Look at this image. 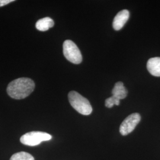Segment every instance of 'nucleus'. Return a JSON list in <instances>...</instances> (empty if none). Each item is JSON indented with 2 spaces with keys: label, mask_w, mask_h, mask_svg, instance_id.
Here are the masks:
<instances>
[{
  "label": "nucleus",
  "mask_w": 160,
  "mask_h": 160,
  "mask_svg": "<svg viewBox=\"0 0 160 160\" xmlns=\"http://www.w3.org/2000/svg\"><path fill=\"white\" fill-rule=\"evenodd\" d=\"M128 90L123 86L122 82H118L114 85V88L112 90V95L119 100L124 99L128 95Z\"/></svg>",
  "instance_id": "6e6552de"
},
{
  "label": "nucleus",
  "mask_w": 160,
  "mask_h": 160,
  "mask_svg": "<svg viewBox=\"0 0 160 160\" xmlns=\"http://www.w3.org/2000/svg\"><path fill=\"white\" fill-rule=\"evenodd\" d=\"M10 160H34V157L26 152H19L12 155Z\"/></svg>",
  "instance_id": "9d476101"
},
{
  "label": "nucleus",
  "mask_w": 160,
  "mask_h": 160,
  "mask_svg": "<svg viewBox=\"0 0 160 160\" xmlns=\"http://www.w3.org/2000/svg\"><path fill=\"white\" fill-rule=\"evenodd\" d=\"M68 99L72 107L80 114L87 116L92 113V109L89 101L78 92L74 91L69 92Z\"/></svg>",
  "instance_id": "f03ea898"
},
{
  "label": "nucleus",
  "mask_w": 160,
  "mask_h": 160,
  "mask_svg": "<svg viewBox=\"0 0 160 160\" xmlns=\"http://www.w3.org/2000/svg\"><path fill=\"white\" fill-rule=\"evenodd\" d=\"M13 1H14V0H0V7L6 6Z\"/></svg>",
  "instance_id": "f8f14e48"
},
{
  "label": "nucleus",
  "mask_w": 160,
  "mask_h": 160,
  "mask_svg": "<svg viewBox=\"0 0 160 160\" xmlns=\"http://www.w3.org/2000/svg\"><path fill=\"white\" fill-rule=\"evenodd\" d=\"M34 81L29 78H19L13 80L8 85L7 92L9 96L14 99H23L34 90Z\"/></svg>",
  "instance_id": "f257e3e1"
},
{
  "label": "nucleus",
  "mask_w": 160,
  "mask_h": 160,
  "mask_svg": "<svg viewBox=\"0 0 160 160\" xmlns=\"http://www.w3.org/2000/svg\"><path fill=\"white\" fill-rule=\"evenodd\" d=\"M52 136L46 132L33 131L28 132L20 138V142L25 145L34 147L44 141H48L52 139Z\"/></svg>",
  "instance_id": "7ed1b4c3"
},
{
  "label": "nucleus",
  "mask_w": 160,
  "mask_h": 160,
  "mask_svg": "<svg viewBox=\"0 0 160 160\" xmlns=\"http://www.w3.org/2000/svg\"><path fill=\"white\" fill-rule=\"evenodd\" d=\"M63 53L65 58L72 63L79 64L82 61L79 48L72 40H66L63 42Z\"/></svg>",
  "instance_id": "20e7f679"
},
{
  "label": "nucleus",
  "mask_w": 160,
  "mask_h": 160,
  "mask_svg": "<svg viewBox=\"0 0 160 160\" xmlns=\"http://www.w3.org/2000/svg\"><path fill=\"white\" fill-rule=\"evenodd\" d=\"M120 104V100L114 96L109 97L105 101V106L108 108H112L114 105L118 106Z\"/></svg>",
  "instance_id": "9b49d317"
},
{
  "label": "nucleus",
  "mask_w": 160,
  "mask_h": 160,
  "mask_svg": "<svg viewBox=\"0 0 160 160\" xmlns=\"http://www.w3.org/2000/svg\"><path fill=\"white\" fill-rule=\"evenodd\" d=\"M54 26V22L50 17H46L39 20L36 23V28L39 31L45 32Z\"/></svg>",
  "instance_id": "1a4fd4ad"
},
{
  "label": "nucleus",
  "mask_w": 160,
  "mask_h": 160,
  "mask_svg": "<svg viewBox=\"0 0 160 160\" xmlns=\"http://www.w3.org/2000/svg\"><path fill=\"white\" fill-rule=\"evenodd\" d=\"M147 67L151 74L160 77V58H150L147 62Z\"/></svg>",
  "instance_id": "0eeeda50"
},
{
  "label": "nucleus",
  "mask_w": 160,
  "mask_h": 160,
  "mask_svg": "<svg viewBox=\"0 0 160 160\" xmlns=\"http://www.w3.org/2000/svg\"><path fill=\"white\" fill-rule=\"evenodd\" d=\"M129 18V12L127 10H123L119 12L114 17L113 22V28L115 30H119L126 24Z\"/></svg>",
  "instance_id": "423d86ee"
},
{
  "label": "nucleus",
  "mask_w": 160,
  "mask_h": 160,
  "mask_svg": "<svg viewBox=\"0 0 160 160\" xmlns=\"http://www.w3.org/2000/svg\"><path fill=\"white\" fill-rule=\"evenodd\" d=\"M141 119V115L134 113L128 116L120 125L119 131L123 136H126L133 131Z\"/></svg>",
  "instance_id": "39448f33"
}]
</instances>
